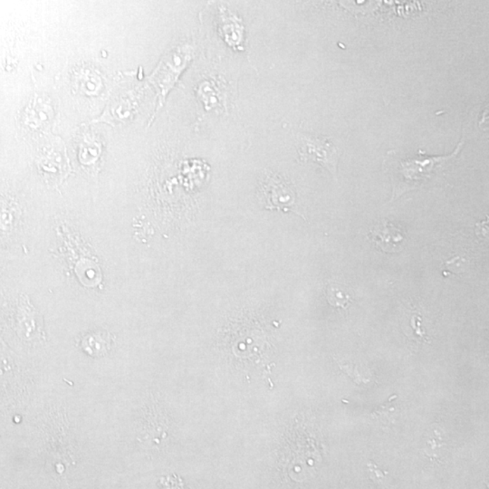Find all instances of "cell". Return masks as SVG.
I'll use <instances>...</instances> for the list:
<instances>
[{
  "label": "cell",
  "mask_w": 489,
  "mask_h": 489,
  "mask_svg": "<svg viewBox=\"0 0 489 489\" xmlns=\"http://www.w3.org/2000/svg\"><path fill=\"white\" fill-rule=\"evenodd\" d=\"M296 148L301 161L315 163L334 176L337 175L340 155L333 143L311 134L303 133L296 137Z\"/></svg>",
  "instance_id": "7a4b0ae2"
},
{
  "label": "cell",
  "mask_w": 489,
  "mask_h": 489,
  "mask_svg": "<svg viewBox=\"0 0 489 489\" xmlns=\"http://www.w3.org/2000/svg\"><path fill=\"white\" fill-rule=\"evenodd\" d=\"M412 321L415 322V324L417 325V330H415V333L419 338H421L422 340L426 341V343H428L427 338H426V334L424 332L422 331L421 329V325H419V321H421V318L418 315H415L412 316Z\"/></svg>",
  "instance_id": "52a82bcc"
},
{
  "label": "cell",
  "mask_w": 489,
  "mask_h": 489,
  "mask_svg": "<svg viewBox=\"0 0 489 489\" xmlns=\"http://www.w3.org/2000/svg\"><path fill=\"white\" fill-rule=\"evenodd\" d=\"M462 144L460 143L455 152L446 156L423 155L422 152L417 155H400L395 150L389 152L385 157L384 169L393 187V202L408 191L428 185L457 158Z\"/></svg>",
  "instance_id": "6da1fadb"
},
{
  "label": "cell",
  "mask_w": 489,
  "mask_h": 489,
  "mask_svg": "<svg viewBox=\"0 0 489 489\" xmlns=\"http://www.w3.org/2000/svg\"><path fill=\"white\" fill-rule=\"evenodd\" d=\"M82 346L89 356L99 357L105 356L111 349L112 337L108 333H93L84 337Z\"/></svg>",
  "instance_id": "5b68a950"
},
{
  "label": "cell",
  "mask_w": 489,
  "mask_h": 489,
  "mask_svg": "<svg viewBox=\"0 0 489 489\" xmlns=\"http://www.w3.org/2000/svg\"><path fill=\"white\" fill-rule=\"evenodd\" d=\"M369 238L379 250L393 254L400 252L405 242L406 235L393 222L384 219L372 227Z\"/></svg>",
  "instance_id": "277c9868"
},
{
  "label": "cell",
  "mask_w": 489,
  "mask_h": 489,
  "mask_svg": "<svg viewBox=\"0 0 489 489\" xmlns=\"http://www.w3.org/2000/svg\"><path fill=\"white\" fill-rule=\"evenodd\" d=\"M260 200L268 211H292L294 195L283 178L268 172L260 183Z\"/></svg>",
  "instance_id": "3957f363"
},
{
  "label": "cell",
  "mask_w": 489,
  "mask_h": 489,
  "mask_svg": "<svg viewBox=\"0 0 489 489\" xmlns=\"http://www.w3.org/2000/svg\"><path fill=\"white\" fill-rule=\"evenodd\" d=\"M326 297H327L328 303L335 308L346 310L351 304L350 294L337 285H329L326 289Z\"/></svg>",
  "instance_id": "8992f818"
}]
</instances>
